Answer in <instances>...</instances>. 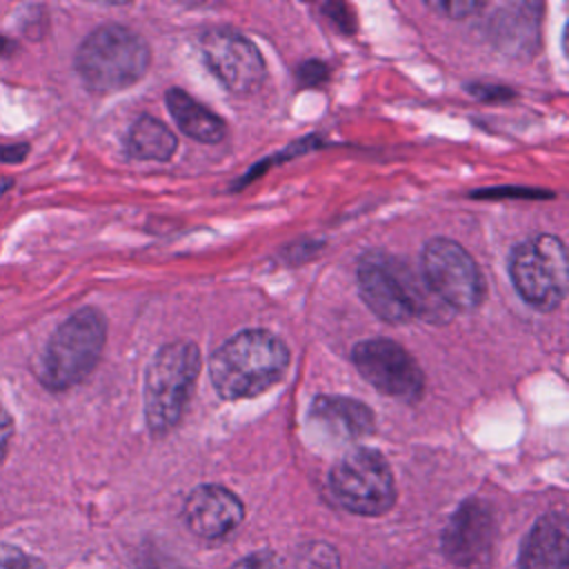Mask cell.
I'll return each instance as SVG.
<instances>
[{
    "instance_id": "cell-15",
    "label": "cell",
    "mask_w": 569,
    "mask_h": 569,
    "mask_svg": "<svg viewBox=\"0 0 569 569\" xmlns=\"http://www.w3.org/2000/svg\"><path fill=\"white\" fill-rule=\"evenodd\" d=\"M164 100L171 118L184 136L202 144H216L224 140L227 122L218 113L207 109L202 102H198L193 96H189L184 89L171 87Z\"/></svg>"
},
{
    "instance_id": "cell-12",
    "label": "cell",
    "mask_w": 569,
    "mask_h": 569,
    "mask_svg": "<svg viewBox=\"0 0 569 569\" xmlns=\"http://www.w3.org/2000/svg\"><path fill=\"white\" fill-rule=\"evenodd\" d=\"M244 518L240 498L222 485H200L184 502V520L189 529L207 540L231 533Z\"/></svg>"
},
{
    "instance_id": "cell-20",
    "label": "cell",
    "mask_w": 569,
    "mask_h": 569,
    "mask_svg": "<svg viewBox=\"0 0 569 569\" xmlns=\"http://www.w3.org/2000/svg\"><path fill=\"white\" fill-rule=\"evenodd\" d=\"M431 9L440 11V13H447L449 18H467L476 11H480L485 4L482 2H476V0H449V2H429Z\"/></svg>"
},
{
    "instance_id": "cell-25",
    "label": "cell",
    "mask_w": 569,
    "mask_h": 569,
    "mask_svg": "<svg viewBox=\"0 0 569 569\" xmlns=\"http://www.w3.org/2000/svg\"><path fill=\"white\" fill-rule=\"evenodd\" d=\"M27 151H29V147L22 144V142L9 144V147H0V160L2 162H20Z\"/></svg>"
},
{
    "instance_id": "cell-10",
    "label": "cell",
    "mask_w": 569,
    "mask_h": 569,
    "mask_svg": "<svg viewBox=\"0 0 569 569\" xmlns=\"http://www.w3.org/2000/svg\"><path fill=\"white\" fill-rule=\"evenodd\" d=\"M200 51L209 71L233 93L256 91L267 76L260 49L240 31L209 29L200 38Z\"/></svg>"
},
{
    "instance_id": "cell-23",
    "label": "cell",
    "mask_w": 569,
    "mask_h": 569,
    "mask_svg": "<svg viewBox=\"0 0 569 569\" xmlns=\"http://www.w3.org/2000/svg\"><path fill=\"white\" fill-rule=\"evenodd\" d=\"M325 11L329 13V18L333 20V24L342 31H353V16L349 11L347 4H327Z\"/></svg>"
},
{
    "instance_id": "cell-8",
    "label": "cell",
    "mask_w": 569,
    "mask_h": 569,
    "mask_svg": "<svg viewBox=\"0 0 569 569\" xmlns=\"http://www.w3.org/2000/svg\"><path fill=\"white\" fill-rule=\"evenodd\" d=\"M420 276L451 311H471L485 302L487 284L480 267L451 238H431L422 247Z\"/></svg>"
},
{
    "instance_id": "cell-17",
    "label": "cell",
    "mask_w": 569,
    "mask_h": 569,
    "mask_svg": "<svg viewBox=\"0 0 569 569\" xmlns=\"http://www.w3.org/2000/svg\"><path fill=\"white\" fill-rule=\"evenodd\" d=\"M296 569H340V556L329 542H309L298 551Z\"/></svg>"
},
{
    "instance_id": "cell-19",
    "label": "cell",
    "mask_w": 569,
    "mask_h": 569,
    "mask_svg": "<svg viewBox=\"0 0 569 569\" xmlns=\"http://www.w3.org/2000/svg\"><path fill=\"white\" fill-rule=\"evenodd\" d=\"M298 82L305 87H318L329 78V67L320 60H307L298 67Z\"/></svg>"
},
{
    "instance_id": "cell-9",
    "label": "cell",
    "mask_w": 569,
    "mask_h": 569,
    "mask_svg": "<svg viewBox=\"0 0 569 569\" xmlns=\"http://www.w3.org/2000/svg\"><path fill=\"white\" fill-rule=\"evenodd\" d=\"M351 360L380 393L413 402L422 396L425 373L416 358L391 338H367L353 345Z\"/></svg>"
},
{
    "instance_id": "cell-16",
    "label": "cell",
    "mask_w": 569,
    "mask_h": 569,
    "mask_svg": "<svg viewBox=\"0 0 569 569\" xmlns=\"http://www.w3.org/2000/svg\"><path fill=\"white\" fill-rule=\"evenodd\" d=\"M178 149L176 133L153 116H140L127 133V153L138 160L167 162Z\"/></svg>"
},
{
    "instance_id": "cell-14",
    "label": "cell",
    "mask_w": 569,
    "mask_h": 569,
    "mask_svg": "<svg viewBox=\"0 0 569 569\" xmlns=\"http://www.w3.org/2000/svg\"><path fill=\"white\" fill-rule=\"evenodd\" d=\"M518 569H569L565 513L551 511L536 520L520 547Z\"/></svg>"
},
{
    "instance_id": "cell-27",
    "label": "cell",
    "mask_w": 569,
    "mask_h": 569,
    "mask_svg": "<svg viewBox=\"0 0 569 569\" xmlns=\"http://www.w3.org/2000/svg\"><path fill=\"white\" fill-rule=\"evenodd\" d=\"M4 47H7V40L0 36V53H2V49H4Z\"/></svg>"
},
{
    "instance_id": "cell-7",
    "label": "cell",
    "mask_w": 569,
    "mask_h": 569,
    "mask_svg": "<svg viewBox=\"0 0 569 569\" xmlns=\"http://www.w3.org/2000/svg\"><path fill=\"white\" fill-rule=\"evenodd\" d=\"M333 498L351 513L382 516L396 502V480L387 458L369 447L347 451L329 473Z\"/></svg>"
},
{
    "instance_id": "cell-22",
    "label": "cell",
    "mask_w": 569,
    "mask_h": 569,
    "mask_svg": "<svg viewBox=\"0 0 569 569\" xmlns=\"http://www.w3.org/2000/svg\"><path fill=\"white\" fill-rule=\"evenodd\" d=\"M469 91L476 98H482V100H507V98H513V91L509 87H496V84H471Z\"/></svg>"
},
{
    "instance_id": "cell-11",
    "label": "cell",
    "mask_w": 569,
    "mask_h": 569,
    "mask_svg": "<svg viewBox=\"0 0 569 569\" xmlns=\"http://www.w3.org/2000/svg\"><path fill=\"white\" fill-rule=\"evenodd\" d=\"M493 513L487 502L471 498L458 507L442 531V551L456 565H478L493 542Z\"/></svg>"
},
{
    "instance_id": "cell-26",
    "label": "cell",
    "mask_w": 569,
    "mask_h": 569,
    "mask_svg": "<svg viewBox=\"0 0 569 569\" xmlns=\"http://www.w3.org/2000/svg\"><path fill=\"white\" fill-rule=\"evenodd\" d=\"M9 189V180L7 178H0V196Z\"/></svg>"
},
{
    "instance_id": "cell-2",
    "label": "cell",
    "mask_w": 569,
    "mask_h": 569,
    "mask_svg": "<svg viewBox=\"0 0 569 569\" xmlns=\"http://www.w3.org/2000/svg\"><path fill=\"white\" fill-rule=\"evenodd\" d=\"M289 365L287 345L267 329H244L209 360L211 385L224 400L253 398L278 385Z\"/></svg>"
},
{
    "instance_id": "cell-6",
    "label": "cell",
    "mask_w": 569,
    "mask_h": 569,
    "mask_svg": "<svg viewBox=\"0 0 569 569\" xmlns=\"http://www.w3.org/2000/svg\"><path fill=\"white\" fill-rule=\"evenodd\" d=\"M509 276L520 298L540 311L556 309L569 284L567 249L560 238L549 233L518 242L509 256Z\"/></svg>"
},
{
    "instance_id": "cell-18",
    "label": "cell",
    "mask_w": 569,
    "mask_h": 569,
    "mask_svg": "<svg viewBox=\"0 0 569 569\" xmlns=\"http://www.w3.org/2000/svg\"><path fill=\"white\" fill-rule=\"evenodd\" d=\"M0 569H44L38 558L22 551L20 547L0 542Z\"/></svg>"
},
{
    "instance_id": "cell-13",
    "label": "cell",
    "mask_w": 569,
    "mask_h": 569,
    "mask_svg": "<svg viewBox=\"0 0 569 569\" xmlns=\"http://www.w3.org/2000/svg\"><path fill=\"white\" fill-rule=\"evenodd\" d=\"M311 422L336 440H358L373 431L371 409L347 396H316L309 407Z\"/></svg>"
},
{
    "instance_id": "cell-21",
    "label": "cell",
    "mask_w": 569,
    "mask_h": 569,
    "mask_svg": "<svg viewBox=\"0 0 569 569\" xmlns=\"http://www.w3.org/2000/svg\"><path fill=\"white\" fill-rule=\"evenodd\" d=\"M231 569H284V567L273 551H256L238 560Z\"/></svg>"
},
{
    "instance_id": "cell-4",
    "label": "cell",
    "mask_w": 569,
    "mask_h": 569,
    "mask_svg": "<svg viewBox=\"0 0 569 569\" xmlns=\"http://www.w3.org/2000/svg\"><path fill=\"white\" fill-rule=\"evenodd\" d=\"M198 373L200 349L193 340H171L156 351L144 376V416L153 436L180 422Z\"/></svg>"
},
{
    "instance_id": "cell-24",
    "label": "cell",
    "mask_w": 569,
    "mask_h": 569,
    "mask_svg": "<svg viewBox=\"0 0 569 569\" xmlns=\"http://www.w3.org/2000/svg\"><path fill=\"white\" fill-rule=\"evenodd\" d=\"M11 436H13V420H11V416L7 413V409L0 402V462L4 460V456L9 451Z\"/></svg>"
},
{
    "instance_id": "cell-5",
    "label": "cell",
    "mask_w": 569,
    "mask_h": 569,
    "mask_svg": "<svg viewBox=\"0 0 569 569\" xmlns=\"http://www.w3.org/2000/svg\"><path fill=\"white\" fill-rule=\"evenodd\" d=\"M107 342L104 316L93 307L71 313L49 338L42 351L40 380L51 391L80 385L98 365Z\"/></svg>"
},
{
    "instance_id": "cell-1",
    "label": "cell",
    "mask_w": 569,
    "mask_h": 569,
    "mask_svg": "<svg viewBox=\"0 0 569 569\" xmlns=\"http://www.w3.org/2000/svg\"><path fill=\"white\" fill-rule=\"evenodd\" d=\"M356 278L365 305L389 325L411 318L447 322L451 316V309L436 298L420 273L382 251H367L358 260Z\"/></svg>"
},
{
    "instance_id": "cell-3",
    "label": "cell",
    "mask_w": 569,
    "mask_h": 569,
    "mask_svg": "<svg viewBox=\"0 0 569 569\" xmlns=\"http://www.w3.org/2000/svg\"><path fill=\"white\" fill-rule=\"evenodd\" d=\"M147 40L124 24H102L76 51V71L93 93H116L136 84L149 69Z\"/></svg>"
}]
</instances>
